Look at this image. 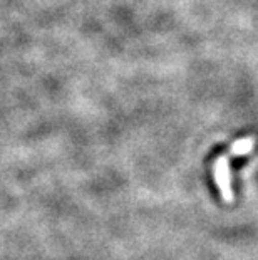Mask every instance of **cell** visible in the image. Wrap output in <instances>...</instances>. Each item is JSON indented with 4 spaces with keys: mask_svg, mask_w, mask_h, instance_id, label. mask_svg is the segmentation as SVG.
I'll list each match as a JSON object with an SVG mask.
<instances>
[{
    "mask_svg": "<svg viewBox=\"0 0 258 260\" xmlns=\"http://www.w3.org/2000/svg\"><path fill=\"white\" fill-rule=\"evenodd\" d=\"M255 136H245V138H240L238 141H235L232 148H230V153L233 154V156H245V154H248L253 151L255 148Z\"/></svg>",
    "mask_w": 258,
    "mask_h": 260,
    "instance_id": "7a4b0ae2",
    "label": "cell"
},
{
    "mask_svg": "<svg viewBox=\"0 0 258 260\" xmlns=\"http://www.w3.org/2000/svg\"><path fill=\"white\" fill-rule=\"evenodd\" d=\"M213 176H215L216 186L219 190L225 203H233L235 202V191L232 183V167H230V158L227 154H222L215 159L213 165Z\"/></svg>",
    "mask_w": 258,
    "mask_h": 260,
    "instance_id": "6da1fadb",
    "label": "cell"
}]
</instances>
